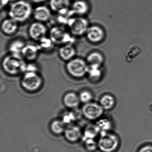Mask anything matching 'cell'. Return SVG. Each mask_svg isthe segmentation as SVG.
<instances>
[{
    "instance_id": "f546056e",
    "label": "cell",
    "mask_w": 152,
    "mask_h": 152,
    "mask_svg": "<svg viewBox=\"0 0 152 152\" xmlns=\"http://www.w3.org/2000/svg\"><path fill=\"white\" fill-rule=\"evenodd\" d=\"M138 152H152V145H146L140 148Z\"/></svg>"
},
{
    "instance_id": "52a82bcc",
    "label": "cell",
    "mask_w": 152,
    "mask_h": 152,
    "mask_svg": "<svg viewBox=\"0 0 152 152\" xmlns=\"http://www.w3.org/2000/svg\"><path fill=\"white\" fill-rule=\"evenodd\" d=\"M67 25L71 34L75 36H80L85 34L89 27L87 19L81 17L71 18Z\"/></svg>"
},
{
    "instance_id": "7c38bea8",
    "label": "cell",
    "mask_w": 152,
    "mask_h": 152,
    "mask_svg": "<svg viewBox=\"0 0 152 152\" xmlns=\"http://www.w3.org/2000/svg\"><path fill=\"white\" fill-rule=\"evenodd\" d=\"M64 134L66 140L72 143L77 142L83 137L82 132L80 127L75 125H69L66 128Z\"/></svg>"
},
{
    "instance_id": "cb8c5ba5",
    "label": "cell",
    "mask_w": 152,
    "mask_h": 152,
    "mask_svg": "<svg viewBox=\"0 0 152 152\" xmlns=\"http://www.w3.org/2000/svg\"><path fill=\"white\" fill-rule=\"evenodd\" d=\"M65 124L62 120H54L50 124V130L55 135H61L64 133L65 130Z\"/></svg>"
},
{
    "instance_id": "83f0119b",
    "label": "cell",
    "mask_w": 152,
    "mask_h": 152,
    "mask_svg": "<svg viewBox=\"0 0 152 152\" xmlns=\"http://www.w3.org/2000/svg\"><path fill=\"white\" fill-rule=\"evenodd\" d=\"M79 96L81 102L85 104L91 102L93 97L92 93L86 90L81 91Z\"/></svg>"
},
{
    "instance_id": "f1b7e54d",
    "label": "cell",
    "mask_w": 152,
    "mask_h": 152,
    "mask_svg": "<svg viewBox=\"0 0 152 152\" xmlns=\"http://www.w3.org/2000/svg\"><path fill=\"white\" fill-rule=\"evenodd\" d=\"M84 141L86 149L90 152H93L98 148L97 142L95 139L86 140Z\"/></svg>"
},
{
    "instance_id": "9c48e42d",
    "label": "cell",
    "mask_w": 152,
    "mask_h": 152,
    "mask_svg": "<svg viewBox=\"0 0 152 152\" xmlns=\"http://www.w3.org/2000/svg\"><path fill=\"white\" fill-rule=\"evenodd\" d=\"M47 32L48 29L46 26L43 23L37 21L32 23L28 30L29 35L31 39L37 42L46 37Z\"/></svg>"
},
{
    "instance_id": "3957f363",
    "label": "cell",
    "mask_w": 152,
    "mask_h": 152,
    "mask_svg": "<svg viewBox=\"0 0 152 152\" xmlns=\"http://www.w3.org/2000/svg\"><path fill=\"white\" fill-rule=\"evenodd\" d=\"M42 76L37 72H27L24 74L21 81L22 88L27 92L33 93L39 90L43 85Z\"/></svg>"
},
{
    "instance_id": "7a4b0ae2",
    "label": "cell",
    "mask_w": 152,
    "mask_h": 152,
    "mask_svg": "<svg viewBox=\"0 0 152 152\" xmlns=\"http://www.w3.org/2000/svg\"><path fill=\"white\" fill-rule=\"evenodd\" d=\"M32 7L30 2L25 0H18L11 5L9 10L10 18L19 23L27 21L33 15Z\"/></svg>"
},
{
    "instance_id": "5bb4252c",
    "label": "cell",
    "mask_w": 152,
    "mask_h": 152,
    "mask_svg": "<svg viewBox=\"0 0 152 152\" xmlns=\"http://www.w3.org/2000/svg\"><path fill=\"white\" fill-rule=\"evenodd\" d=\"M71 12L72 15L79 16L86 15L89 10V6L88 2L84 0H76L72 5Z\"/></svg>"
},
{
    "instance_id": "4316f807",
    "label": "cell",
    "mask_w": 152,
    "mask_h": 152,
    "mask_svg": "<svg viewBox=\"0 0 152 152\" xmlns=\"http://www.w3.org/2000/svg\"><path fill=\"white\" fill-rule=\"evenodd\" d=\"M76 115L75 113L70 111L65 113L62 116V121L65 124H69V125L74 122L76 120Z\"/></svg>"
},
{
    "instance_id": "ba28073f",
    "label": "cell",
    "mask_w": 152,
    "mask_h": 152,
    "mask_svg": "<svg viewBox=\"0 0 152 152\" xmlns=\"http://www.w3.org/2000/svg\"><path fill=\"white\" fill-rule=\"evenodd\" d=\"M104 112V109L100 104L92 101L85 104L83 107V114L87 119L90 121L100 119Z\"/></svg>"
},
{
    "instance_id": "44dd1931",
    "label": "cell",
    "mask_w": 152,
    "mask_h": 152,
    "mask_svg": "<svg viewBox=\"0 0 152 152\" xmlns=\"http://www.w3.org/2000/svg\"><path fill=\"white\" fill-rule=\"evenodd\" d=\"M26 45V44L24 41L20 39H17L10 42L9 45L8 50L10 54L21 55Z\"/></svg>"
},
{
    "instance_id": "277c9868",
    "label": "cell",
    "mask_w": 152,
    "mask_h": 152,
    "mask_svg": "<svg viewBox=\"0 0 152 152\" xmlns=\"http://www.w3.org/2000/svg\"><path fill=\"white\" fill-rule=\"evenodd\" d=\"M66 69L70 76L80 79L87 75L88 65L86 61L82 58H74L67 62Z\"/></svg>"
},
{
    "instance_id": "1f68e13d",
    "label": "cell",
    "mask_w": 152,
    "mask_h": 152,
    "mask_svg": "<svg viewBox=\"0 0 152 152\" xmlns=\"http://www.w3.org/2000/svg\"><path fill=\"white\" fill-rule=\"evenodd\" d=\"M30 1L35 3H41L44 2L46 0H29Z\"/></svg>"
},
{
    "instance_id": "d4e9b609",
    "label": "cell",
    "mask_w": 152,
    "mask_h": 152,
    "mask_svg": "<svg viewBox=\"0 0 152 152\" xmlns=\"http://www.w3.org/2000/svg\"><path fill=\"white\" fill-rule=\"evenodd\" d=\"M54 42L51 40L50 38L43 37L38 42L37 45L40 50L43 51H48L51 50L54 46Z\"/></svg>"
},
{
    "instance_id": "d6986e66",
    "label": "cell",
    "mask_w": 152,
    "mask_h": 152,
    "mask_svg": "<svg viewBox=\"0 0 152 152\" xmlns=\"http://www.w3.org/2000/svg\"><path fill=\"white\" fill-rule=\"evenodd\" d=\"M50 10L56 13H59L64 10L69 8V0H50Z\"/></svg>"
},
{
    "instance_id": "ffe728a7",
    "label": "cell",
    "mask_w": 152,
    "mask_h": 152,
    "mask_svg": "<svg viewBox=\"0 0 152 152\" xmlns=\"http://www.w3.org/2000/svg\"><path fill=\"white\" fill-rule=\"evenodd\" d=\"M99 104L104 110H110L115 106L116 101L114 97L112 95L105 94L100 98Z\"/></svg>"
},
{
    "instance_id": "5b68a950",
    "label": "cell",
    "mask_w": 152,
    "mask_h": 152,
    "mask_svg": "<svg viewBox=\"0 0 152 152\" xmlns=\"http://www.w3.org/2000/svg\"><path fill=\"white\" fill-rule=\"evenodd\" d=\"M98 147L102 152H115L118 149L120 144L118 136L112 132L100 134L97 141Z\"/></svg>"
},
{
    "instance_id": "ac0fdd59",
    "label": "cell",
    "mask_w": 152,
    "mask_h": 152,
    "mask_svg": "<svg viewBox=\"0 0 152 152\" xmlns=\"http://www.w3.org/2000/svg\"><path fill=\"white\" fill-rule=\"evenodd\" d=\"M95 126L99 135L110 132L113 128V124L110 119L107 118H100L97 120Z\"/></svg>"
},
{
    "instance_id": "6da1fadb",
    "label": "cell",
    "mask_w": 152,
    "mask_h": 152,
    "mask_svg": "<svg viewBox=\"0 0 152 152\" xmlns=\"http://www.w3.org/2000/svg\"><path fill=\"white\" fill-rule=\"evenodd\" d=\"M1 65L6 73L16 76L26 72L27 64L21 55L10 54L4 58Z\"/></svg>"
},
{
    "instance_id": "7402d4cb",
    "label": "cell",
    "mask_w": 152,
    "mask_h": 152,
    "mask_svg": "<svg viewBox=\"0 0 152 152\" xmlns=\"http://www.w3.org/2000/svg\"><path fill=\"white\" fill-rule=\"evenodd\" d=\"M104 61V57L100 53L96 51L90 53L86 58V62L88 66H100Z\"/></svg>"
},
{
    "instance_id": "8992f818",
    "label": "cell",
    "mask_w": 152,
    "mask_h": 152,
    "mask_svg": "<svg viewBox=\"0 0 152 152\" xmlns=\"http://www.w3.org/2000/svg\"><path fill=\"white\" fill-rule=\"evenodd\" d=\"M73 35L68 33L61 26H54L50 31V38L54 44L64 45L67 44H72L75 39Z\"/></svg>"
},
{
    "instance_id": "8fae6325",
    "label": "cell",
    "mask_w": 152,
    "mask_h": 152,
    "mask_svg": "<svg viewBox=\"0 0 152 152\" xmlns=\"http://www.w3.org/2000/svg\"><path fill=\"white\" fill-rule=\"evenodd\" d=\"M33 16L36 21L43 23L50 19L51 16V11L46 6H39L34 10Z\"/></svg>"
},
{
    "instance_id": "d6a6232c",
    "label": "cell",
    "mask_w": 152,
    "mask_h": 152,
    "mask_svg": "<svg viewBox=\"0 0 152 152\" xmlns=\"http://www.w3.org/2000/svg\"><path fill=\"white\" fill-rule=\"evenodd\" d=\"M10 2H12V1H16L17 0H9Z\"/></svg>"
},
{
    "instance_id": "30bf717a",
    "label": "cell",
    "mask_w": 152,
    "mask_h": 152,
    "mask_svg": "<svg viewBox=\"0 0 152 152\" xmlns=\"http://www.w3.org/2000/svg\"><path fill=\"white\" fill-rule=\"evenodd\" d=\"M85 34L87 39L93 43L100 42L104 37V33L103 29L97 26H89Z\"/></svg>"
},
{
    "instance_id": "4fadbf2b",
    "label": "cell",
    "mask_w": 152,
    "mask_h": 152,
    "mask_svg": "<svg viewBox=\"0 0 152 152\" xmlns=\"http://www.w3.org/2000/svg\"><path fill=\"white\" fill-rule=\"evenodd\" d=\"M39 51L37 45L27 44L23 49L21 56L25 60L32 62L37 58Z\"/></svg>"
},
{
    "instance_id": "484cf974",
    "label": "cell",
    "mask_w": 152,
    "mask_h": 152,
    "mask_svg": "<svg viewBox=\"0 0 152 152\" xmlns=\"http://www.w3.org/2000/svg\"><path fill=\"white\" fill-rule=\"evenodd\" d=\"M99 134L95 125L87 127L83 133V140L88 139H95L98 134Z\"/></svg>"
},
{
    "instance_id": "4dcf8cb0",
    "label": "cell",
    "mask_w": 152,
    "mask_h": 152,
    "mask_svg": "<svg viewBox=\"0 0 152 152\" xmlns=\"http://www.w3.org/2000/svg\"><path fill=\"white\" fill-rule=\"evenodd\" d=\"M9 2V0H1V7L7 6Z\"/></svg>"
},
{
    "instance_id": "2e32d148",
    "label": "cell",
    "mask_w": 152,
    "mask_h": 152,
    "mask_svg": "<svg viewBox=\"0 0 152 152\" xmlns=\"http://www.w3.org/2000/svg\"><path fill=\"white\" fill-rule=\"evenodd\" d=\"M76 53V50L72 44L62 45L58 50V55L60 58L67 62L74 58Z\"/></svg>"
},
{
    "instance_id": "e0dca14e",
    "label": "cell",
    "mask_w": 152,
    "mask_h": 152,
    "mask_svg": "<svg viewBox=\"0 0 152 152\" xmlns=\"http://www.w3.org/2000/svg\"><path fill=\"white\" fill-rule=\"evenodd\" d=\"M63 101L65 105L71 109L77 108L81 102L79 95L74 92L66 93L64 96Z\"/></svg>"
},
{
    "instance_id": "603a6c76",
    "label": "cell",
    "mask_w": 152,
    "mask_h": 152,
    "mask_svg": "<svg viewBox=\"0 0 152 152\" xmlns=\"http://www.w3.org/2000/svg\"><path fill=\"white\" fill-rule=\"evenodd\" d=\"M87 75L90 80L96 82L100 79L102 75V72L100 66H88Z\"/></svg>"
},
{
    "instance_id": "9a60e30c",
    "label": "cell",
    "mask_w": 152,
    "mask_h": 152,
    "mask_svg": "<svg viewBox=\"0 0 152 152\" xmlns=\"http://www.w3.org/2000/svg\"><path fill=\"white\" fill-rule=\"evenodd\" d=\"M18 22L10 18L4 19L1 23V31L6 35H14L18 30Z\"/></svg>"
}]
</instances>
